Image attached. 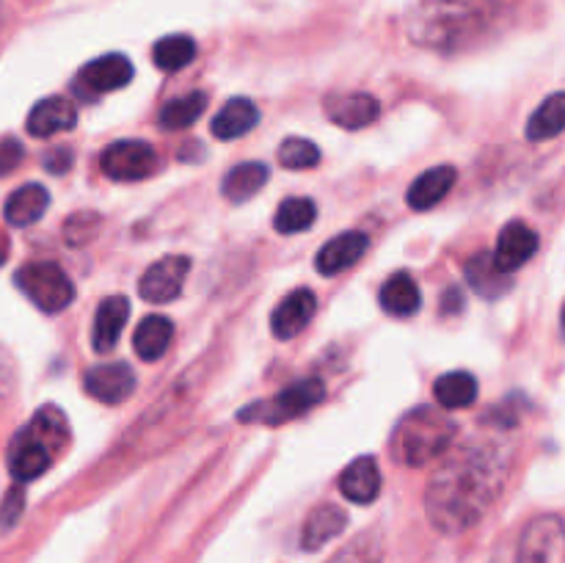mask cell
I'll use <instances>...</instances> for the list:
<instances>
[{"mask_svg": "<svg viewBox=\"0 0 565 563\" xmlns=\"http://www.w3.org/2000/svg\"><path fill=\"white\" fill-rule=\"evenodd\" d=\"M171 337H174V323L163 315H149L138 323L136 334H132V348L143 362H158L169 351Z\"/></svg>", "mask_w": 565, "mask_h": 563, "instance_id": "d4e9b609", "label": "cell"}, {"mask_svg": "<svg viewBox=\"0 0 565 563\" xmlns=\"http://www.w3.org/2000/svg\"><path fill=\"white\" fill-rule=\"evenodd\" d=\"M22 508H25V489H22V484H17V486H11L9 495H6V500H3V506H0V530H9L11 524H17Z\"/></svg>", "mask_w": 565, "mask_h": 563, "instance_id": "836d02e7", "label": "cell"}, {"mask_svg": "<svg viewBox=\"0 0 565 563\" xmlns=\"http://www.w3.org/2000/svg\"><path fill=\"white\" fill-rule=\"evenodd\" d=\"M315 219H318V208H315L312 199L290 196L276 208L274 230L281 232V235H296V232L309 230Z\"/></svg>", "mask_w": 565, "mask_h": 563, "instance_id": "f546056e", "label": "cell"}, {"mask_svg": "<svg viewBox=\"0 0 565 563\" xmlns=\"http://www.w3.org/2000/svg\"><path fill=\"white\" fill-rule=\"evenodd\" d=\"M127 318H130V301H127L125 296H108L105 301H99L97 312H94V326H92L94 351L99 353L114 351L121 331H125Z\"/></svg>", "mask_w": 565, "mask_h": 563, "instance_id": "9a60e30c", "label": "cell"}, {"mask_svg": "<svg viewBox=\"0 0 565 563\" xmlns=\"http://www.w3.org/2000/svg\"><path fill=\"white\" fill-rule=\"evenodd\" d=\"M259 108L248 97H235L213 116V136L221 141H235V138L246 136L257 127Z\"/></svg>", "mask_w": 565, "mask_h": 563, "instance_id": "7402d4cb", "label": "cell"}, {"mask_svg": "<svg viewBox=\"0 0 565 563\" xmlns=\"http://www.w3.org/2000/svg\"><path fill=\"white\" fill-rule=\"evenodd\" d=\"M188 270H191V257H185V254H171V257L158 259V263L143 270L141 282H138V293L149 304L174 301V298H180Z\"/></svg>", "mask_w": 565, "mask_h": 563, "instance_id": "9c48e42d", "label": "cell"}, {"mask_svg": "<svg viewBox=\"0 0 565 563\" xmlns=\"http://www.w3.org/2000/svg\"><path fill=\"white\" fill-rule=\"evenodd\" d=\"M77 121V110L70 99L64 97H47V99H39L36 105L31 108L28 114V132L33 138H50V136H58V132L72 130Z\"/></svg>", "mask_w": 565, "mask_h": 563, "instance_id": "2e32d148", "label": "cell"}, {"mask_svg": "<svg viewBox=\"0 0 565 563\" xmlns=\"http://www.w3.org/2000/svg\"><path fill=\"white\" fill-rule=\"evenodd\" d=\"M105 177L116 182H138L147 180L154 169H158V152L152 144L138 141V138H127V141L110 144L99 158Z\"/></svg>", "mask_w": 565, "mask_h": 563, "instance_id": "52a82bcc", "label": "cell"}, {"mask_svg": "<svg viewBox=\"0 0 565 563\" xmlns=\"http://www.w3.org/2000/svg\"><path fill=\"white\" fill-rule=\"evenodd\" d=\"M500 0H423L406 17V33L417 47L461 53L500 25Z\"/></svg>", "mask_w": 565, "mask_h": 563, "instance_id": "7a4b0ae2", "label": "cell"}, {"mask_svg": "<svg viewBox=\"0 0 565 563\" xmlns=\"http://www.w3.org/2000/svg\"><path fill=\"white\" fill-rule=\"evenodd\" d=\"M329 563H381V546L373 535H359L345 550L337 552Z\"/></svg>", "mask_w": 565, "mask_h": 563, "instance_id": "d6a6232c", "label": "cell"}, {"mask_svg": "<svg viewBox=\"0 0 565 563\" xmlns=\"http://www.w3.org/2000/svg\"><path fill=\"white\" fill-rule=\"evenodd\" d=\"M50 208V193L47 188L39 182H25L17 188L9 199H6L3 215L11 226H31L47 213Z\"/></svg>", "mask_w": 565, "mask_h": 563, "instance_id": "44dd1931", "label": "cell"}, {"mask_svg": "<svg viewBox=\"0 0 565 563\" xmlns=\"http://www.w3.org/2000/svg\"><path fill=\"white\" fill-rule=\"evenodd\" d=\"M279 163L292 171L315 169L320 163L318 144L309 141V138H287L279 144Z\"/></svg>", "mask_w": 565, "mask_h": 563, "instance_id": "1f68e13d", "label": "cell"}, {"mask_svg": "<svg viewBox=\"0 0 565 563\" xmlns=\"http://www.w3.org/2000/svg\"><path fill=\"white\" fill-rule=\"evenodd\" d=\"M72 149L70 147H58V149H50L47 155H44V169L50 171V174H66V171L72 169Z\"/></svg>", "mask_w": 565, "mask_h": 563, "instance_id": "8d00e7d4", "label": "cell"}, {"mask_svg": "<svg viewBox=\"0 0 565 563\" xmlns=\"http://www.w3.org/2000/svg\"><path fill=\"white\" fill-rule=\"evenodd\" d=\"M132 81V61L121 53L99 55L77 72V86L88 94L119 92Z\"/></svg>", "mask_w": 565, "mask_h": 563, "instance_id": "8fae6325", "label": "cell"}, {"mask_svg": "<svg viewBox=\"0 0 565 563\" xmlns=\"http://www.w3.org/2000/svg\"><path fill=\"white\" fill-rule=\"evenodd\" d=\"M326 114L334 121L337 127H345V130H362V127L373 125L381 114V105L373 94H340V97H331L326 103Z\"/></svg>", "mask_w": 565, "mask_h": 563, "instance_id": "e0dca14e", "label": "cell"}, {"mask_svg": "<svg viewBox=\"0 0 565 563\" xmlns=\"http://www.w3.org/2000/svg\"><path fill=\"white\" fill-rule=\"evenodd\" d=\"M83 386H86V392L94 401L116 406V403L127 401L130 392L136 390V373L125 362L97 364V368H92L83 375Z\"/></svg>", "mask_w": 565, "mask_h": 563, "instance_id": "7c38bea8", "label": "cell"}, {"mask_svg": "<svg viewBox=\"0 0 565 563\" xmlns=\"http://www.w3.org/2000/svg\"><path fill=\"white\" fill-rule=\"evenodd\" d=\"M381 309L386 315H395V318H408L419 309L423 304V293H419V285L414 282L412 274H392L390 279L384 282L379 293Z\"/></svg>", "mask_w": 565, "mask_h": 563, "instance_id": "603a6c76", "label": "cell"}, {"mask_svg": "<svg viewBox=\"0 0 565 563\" xmlns=\"http://www.w3.org/2000/svg\"><path fill=\"white\" fill-rule=\"evenodd\" d=\"M22 155H25V149H22V144L17 138H3L0 141V174L14 171L22 163Z\"/></svg>", "mask_w": 565, "mask_h": 563, "instance_id": "d590c367", "label": "cell"}, {"mask_svg": "<svg viewBox=\"0 0 565 563\" xmlns=\"http://www.w3.org/2000/svg\"><path fill=\"white\" fill-rule=\"evenodd\" d=\"M315 309H318V298L309 287H298L290 296H285L279 301V307L270 315V331L279 340H292L296 334H301L309 326V320L315 318Z\"/></svg>", "mask_w": 565, "mask_h": 563, "instance_id": "4fadbf2b", "label": "cell"}, {"mask_svg": "<svg viewBox=\"0 0 565 563\" xmlns=\"http://www.w3.org/2000/svg\"><path fill=\"white\" fill-rule=\"evenodd\" d=\"M6 257H9V241H6V237L0 235V265L6 263Z\"/></svg>", "mask_w": 565, "mask_h": 563, "instance_id": "f35d334b", "label": "cell"}, {"mask_svg": "<svg viewBox=\"0 0 565 563\" xmlns=\"http://www.w3.org/2000/svg\"><path fill=\"white\" fill-rule=\"evenodd\" d=\"M66 226H77V232H70V235H66V243H70V246H77V243H86L88 237L97 232L99 215L97 213H75L70 221H66Z\"/></svg>", "mask_w": 565, "mask_h": 563, "instance_id": "e575fe53", "label": "cell"}, {"mask_svg": "<svg viewBox=\"0 0 565 563\" xmlns=\"http://www.w3.org/2000/svg\"><path fill=\"white\" fill-rule=\"evenodd\" d=\"M340 491L356 506H367L381 495V469L373 456H359L342 469Z\"/></svg>", "mask_w": 565, "mask_h": 563, "instance_id": "ac0fdd59", "label": "cell"}, {"mask_svg": "<svg viewBox=\"0 0 565 563\" xmlns=\"http://www.w3.org/2000/svg\"><path fill=\"white\" fill-rule=\"evenodd\" d=\"M539 252V232L533 226H527L524 221H511V224L502 226L500 237H497V246L491 252V263L502 274H513V270L522 268L533 254Z\"/></svg>", "mask_w": 565, "mask_h": 563, "instance_id": "30bf717a", "label": "cell"}, {"mask_svg": "<svg viewBox=\"0 0 565 563\" xmlns=\"http://www.w3.org/2000/svg\"><path fill=\"white\" fill-rule=\"evenodd\" d=\"M367 246H370V237L364 235V232L359 230L342 232V235L331 237V241L320 248L318 257H315V268H318V274L323 276L342 274V270L353 268V265L362 259V254L367 252Z\"/></svg>", "mask_w": 565, "mask_h": 563, "instance_id": "5bb4252c", "label": "cell"}, {"mask_svg": "<svg viewBox=\"0 0 565 563\" xmlns=\"http://www.w3.org/2000/svg\"><path fill=\"white\" fill-rule=\"evenodd\" d=\"M345 524L348 513L342 511L340 506H334V502H320V506H315L312 511H309L307 522H303L301 546L309 552L320 550V546L329 544L331 539H337V535L345 530Z\"/></svg>", "mask_w": 565, "mask_h": 563, "instance_id": "d6986e66", "label": "cell"}, {"mask_svg": "<svg viewBox=\"0 0 565 563\" xmlns=\"http://www.w3.org/2000/svg\"><path fill=\"white\" fill-rule=\"evenodd\" d=\"M326 397V386L320 379H303L296 384L285 386L279 395H274L270 401H257L252 406L241 408L237 419L241 423H263V425H281L287 419H296L301 414H307L309 408L318 406Z\"/></svg>", "mask_w": 565, "mask_h": 563, "instance_id": "5b68a950", "label": "cell"}, {"mask_svg": "<svg viewBox=\"0 0 565 563\" xmlns=\"http://www.w3.org/2000/svg\"><path fill=\"white\" fill-rule=\"evenodd\" d=\"M11 386H14V364H11L9 353L0 348V395H9Z\"/></svg>", "mask_w": 565, "mask_h": 563, "instance_id": "74e56055", "label": "cell"}, {"mask_svg": "<svg viewBox=\"0 0 565 563\" xmlns=\"http://www.w3.org/2000/svg\"><path fill=\"white\" fill-rule=\"evenodd\" d=\"M17 287L31 304H36L42 312H61L75 298V285L66 276V270L58 263H28L17 270Z\"/></svg>", "mask_w": 565, "mask_h": 563, "instance_id": "8992f818", "label": "cell"}, {"mask_svg": "<svg viewBox=\"0 0 565 563\" xmlns=\"http://www.w3.org/2000/svg\"><path fill=\"white\" fill-rule=\"evenodd\" d=\"M270 171L265 163H257V160H248V163H237L226 171L224 182H221V193H224L230 202L241 204L248 202L252 196H257L259 191L268 182Z\"/></svg>", "mask_w": 565, "mask_h": 563, "instance_id": "cb8c5ba5", "label": "cell"}, {"mask_svg": "<svg viewBox=\"0 0 565 563\" xmlns=\"http://www.w3.org/2000/svg\"><path fill=\"white\" fill-rule=\"evenodd\" d=\"M154 66L163 72H180L196 59V42L185 33H174V36H163L152 50Z\"/></svg>", "mask_w": 565, "mask_h": 563, "instance_id": "4dcf8cb0", "label": "cell"}, {"mask_svg": "<svg viewBox=\"0 0 565 563\" xmlns=\"http://www.w3.org/2000/svg\"><path fill=\"white\" fill-rule=\"evenodd\" d=\"M467 282L472 285L475 293H480L483 298H500L505 293H511L513 276L502 274L491 263V254H475L467 263Z\"/></svg>", "mask_w": 565, "mask_h": 563, "instance_id": "4316f807", "label": "cell"}, {"mask_svg": "<svg viewBox=\"0 0 565 563\" xmlns=\"http://www.w3.org/2000/svg\"><path fill=\"white\" fill-rule=\"evenodd\" d=\"M70 442V423L58 406H42L31 423L14 436L9 450V472L17 484L36 480L53 467L55 456Z\"/></svg>", "mask_w": 565, "mask_h": 563, "instance_id": "3957f363", "label": "cell"}, {"mask_svg": "<svg viewBox=\"0 0 565 563\" xmlns=\"http://www.w3.org/2000/svg\"><path fill=\"white\" fill-rule=\"evenodd\" d=\"M434 395L439 401L441 408L447 412H456V408L472 406L475 397H478V379L467 370H452L436 379Z\"/></svg>", "mask_w": 565, "mask_h": 563, "instance_id": "484cf974", "label": "cell"}, {"mask_svg": "<svg viewBox=\"0 0 565 563\" xmlns=\"http://www.w3.org/2000/svg\"><path fill=\"white\" fill-rule=\"evenodd\" d=\"M456 423L430 406H419L401 419L395 431V453L412 467H425L428 461L450 450L456 439Z\"/></svg>", "mask_w": 565, "mask_h": 563, "instance_id": "277c9868", "label": "cell"}, {"mask_svg": "<svg viewBox=\"0 0 565 563\" xmlns=\"http://www.w3.org/2000/svg\"><path fill=\"white\" fill-rule=\"evenodd\" d=\"M516 563H563V519L557 513L533 519L519 541Z\"/></svg>", "mask_w": 565, "mask_h": 563, "instance_id": "ba28073f", "label": "cell"}, {"mask_svg": "<svg viewBox=\"0 0 565 563\" xmlns=\"http://www.w3.org/2000/svg\"><path fill=\"white\" fill-rule=\"evenodd\" d=\"M207 108V94L204 92H191V94H182V97L171 99L160 108L158 114V125L163 130H185V127L196 125L199 116L204 114Z\"/></svg>", "mask_w": 565, "mask_h": 563, "instance_id": "83f0119b", "label": "cell"}, {"mask_svg": "<svg viewBox=\"0 0 565 563\" xmlns=\"http://www.w3.org/2000/svg\"><path fill=\"white\" fill-rule=\"evenodd\" d=\"M458 171L452 166H434V169L423 171L417 180L412 182L406 193L408 208L414 210H430L434 204H439L441 199L450 193V188L456 185Z\"/></svg>", "mask_w": 565, "mask_h": 563, "instance_id": "ffe728a7", "label": "cell"}, {"mask_svg": "<svg viewBox=\"0 0 565 563\" xmlns=\"http://www.w3.org/2000/svg\"><path fill=\"white\" fill-rule=\"evenodd\" d=\"M565 127V97L561 92L550 94L544 103L539 105L527 121V138L530 141H550L557 138Z\"/></svg>", "mask_w": 565, "mask_h": 563, "instance_id": "f1b7e54d", "label": "cell"}, {"mask_svg": "<svg viewBox=\"0 0 565 563\" xmlns=\"http://www.w3.org/2000/svg\"><path fill=\"white\" fill-rule=\"evenodd\" d=\"M508 453L491 442L463 445L436 469L425 491L430 524L445 535L475 528L500 497L508 478Z\"/></svg>", "mask_w": 565, "mask_h": 563, "instance_id": "6da1fadb", "label": "cell"}]
</instances>
